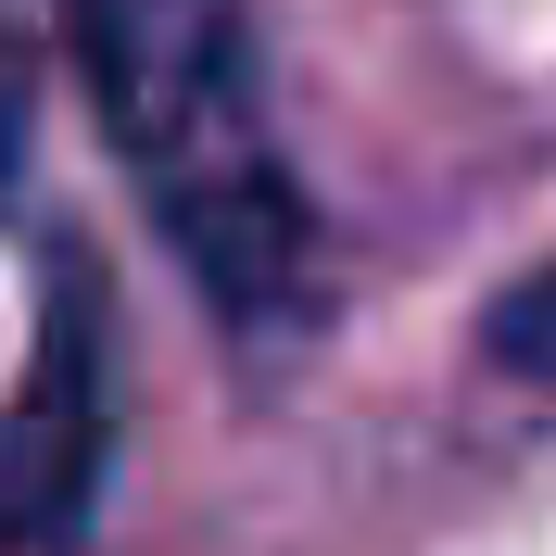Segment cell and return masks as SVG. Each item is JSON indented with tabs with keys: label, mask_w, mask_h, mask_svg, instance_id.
Returning <instances> with one entry per match:
<instances>
[{
	"label": "cell",
	"mask_w": 556,
	"mask_h": 556,
	"mask_svg": "<svg viewBox=\"0 0 556 556\" xmlns=\"http://www.w3.org/2000/svg\"><path fill=\"white\" fill-rule=\"evenodd\" d=\"M114 405H127V392H114V304H102L89 266H51L26 380L0 405V544L13 556H76L102 531Z\"/></svg>",
	"instance_id": "cell-2"
},
{
	"label": "cell",
	"mask_w": 556,
	"mask_h": 556,
	"mask_svg": "<svg viewBox=\"0 0 556 556\" xmlns=\"http://www.w3.org/2000/svg\"><path fill=\"white\" fill-rule=\"evenodd\" d=\"M114 165L165 253L228 329H291L316 304V203L278 152L253 0H51Z\"/></svg>",
	"instance_id": "cell-1"
},
{
	"label": "cell",
	"mask_w": 556,
	"mask_h": 556,
	"mask_svg": "<svg viewBox=\"0 0 556 556\" xmlns=\"http://www.w3.org/2000/svg\"><path fill=\"white\" fill-rule=\"evenodd\" d=\"M493 367H506V380H531V392H556V266H531L519 291H506V304H493Z\"/></svg>",
	"instance_id": "cell-3"
},
{
	"label": "cell",
	"mask_w": 556,
	"mask_h": 556,
	"mask_svg": "<svg viewBox=\"0 0 556 556\" xmlns=\"http://www.w3.org/2000/svg\"><path fill=\"white\" fill-rule=\"evenodd\" d=\"M26 114H38V89H26V51H13V26H0V190H13V165H26Z\"/></svg>",
	"instance_id": "cell-4"
}]
</instances>
